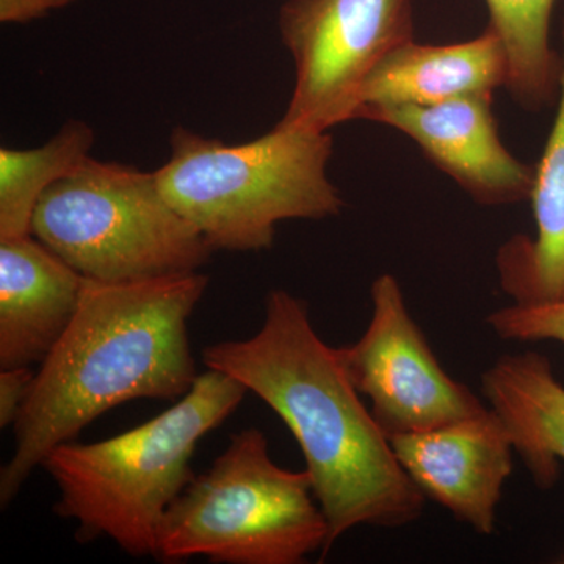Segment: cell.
Returning <instances> with one entry per match:
<instances>
[{
    "label": "cell",
    "instance_id": "9a60e30c",
    "mask_svg": "<svg viewBox=\"0 0 564 564\" xmlns=\"http://www.w3.org/2000/svg\"><path fill=\"white\" fill-rule=\"evenodd\" d=\"M555 0H486L488 28L502 40L508 55L507 90L530 111L554 104L562 85L563 55L552 47Z\"/></svg>",
    "mask_w": 564,
    "mask_h": 564
},
{
    "label": "cell",
    "instance_id": "52a82bcc",
    "mask_svg": "<svg viewBox=\"0 0 564 564\" xmlns=\"http://www.w3.org/2000/svg\"><path fill=\"white\" fill-rule=\"evenodd\" d=\"M278 29L295 82L276 126L329 132L356 120L370 74L414 40L413 0H285Z\"/></svg>",
    "mask_w": 564,
    "mask_h": 564
},
{
    "label": "cell",
    "instance_id": "8fae6325",
    "mask_svg": "<svg viewBox=\"0 0 564 564\" xmlns=\"http://www.w3.org/2000/svg\"><path fill=\"white\" fill-rule=\"evenodd\" d=\"M84 280L32 234L0 239V370L47 358L77 313Z\"/></svg>",
    "mask_w": 564,
    "mask_h": 564
},
{
    "label": "cell",
    "instance_id": "e0dca14e",
    "mask_svg": "<svg viewBox=\"0 0 564 564\" xmlns=\"http://www.w3.org/2000/svg\"><path fill=\"white\" fill-rule=\"evenodd\" d=\"M486 325L500 339L519 343L554 340L564 345V302L536 306L511 303L489 314Z\"/></svg>",
    "mask_w": 564,
    "mask_h": 564
},
{
    "label": "cell",
    "instance_id": "5b68a950",
    "mask_svg": "<svg viewBox=\"0 0 564 564\" xmlns=\"http://www.w3.org/2000/svg\"><path fill=\"white\" fill-rule=\"evenodd\" d=\"M329 527L311 475L282 469L265 434L248 429L207 473L193 477L163 518L155 560L300 564L328 554Z\"/></svg>",
    "mask_w": 564,
    "mask_h": 564
},
{
    "label": "cell",
    "instance_id": "277c9868",
    "mask_svg": "<svg viewBox=\"0 0 564 564\" xmlns=\"http://www.w3.org/2000/svg\"><path fill=\"white\" fill-rule=\"evenodd\" d=\"M333 148L329 132L278 126L239 144L174 128L155 177L212 250H269L278 223L343 214V195L328 176Z\"/></svg>",
    "mask_w": 564,
    "mask_h": 564
},
{
    "label": "cell",
    "instance_id": "5bb4252c",
    "mask_svg": "<svg viewBox=\"0 0 564 564\" xmlns=\"http://www.w3.org/2000/svg\"><path fill=\"white\" fill-rule=\"evenodd\" d=\"M562 55L558 110L534 166V236L516 234L496 254L500 289L521 306L564 302V25Z\"/></svg>",
    "mask_w": 564,
    "mask_h": 564
},
{
    "label": "cell",
    "instance_id": "d6986e66",
    "mask_svg": "<svg viewBox=\"0 0 564 564\" xmlns=\"http://www.w3.org/2000/svg\"><path fill=\"white\" fill-rule=\"evenodd\" d=\"M77 0H0V21L3 24H28L41 20L51 11L66 9Z\"/></svg>",
    "mask_w": 564,
    "mask_h": 564
},
{
    "label": "cell",
    "instance_id": "9c48e42d",
    "mask_svg": "<svg viewBox=\"0 0 564 564\" xmlns=\"http://www.w3.org/2000/svg\"><path fill=\"white\" fill-rule=\"evenodd\" d=\"M492 102L494 95H474L434 106L373 107L358 120L410 137L437 170L480 206H511L532 196L534 166L505 147Z\"/></svg>",
    "mask_w": 564,
    "mask_h": 564
},
{
    "label": "cell",
    "instance_id": "ba28073f",
    "mask_svg": "<svg viewBox=\"0 0 564 564\" xmlns=\"http://www.w3.org/2000/svg\"><path fill=\"white\" fill-rule=\"evenodd\" d=\"M370 296L372 317L361 339L337 352L386 436L440 429L488 410L437 361L395 276L380 274Z\"/></svg>",
    "mask_w": 564,
    "mask_h": 564
},
{
    "label": "cell",
    "instance_id": "ac0fdd59",
    "mask_svg": "<svg viewBox=\"0 0 564 564\" xmlns=\"http://www.w3.org/2000/svg\"><path fill=\"white\" fill-rule=\"evenodd\" d=\"M36 372L29 367L0 370V426L14 425L20 415Z\"/></svg>",
    "mask_w": 564,
    "mask_h": 564
},
{
    "label": "cell",
    "instance_id": "30bf717a",
    "mask_svg": "<svg viewBox=\"0 0 564 564\" xmlns=\"http://www.w3.org/2000/svg\"><path fill=\"white\" fill-rule=\"evenodd\" d=\"M389 441L423 496L475 532L494 533L503 485L513 473L514 447L491 408L451 425Z\"/></svg>",
    "mask_w": 564,
    "mask_h": 564
},
{
    "label": "cell",
    "instance_id": "8992f818",
    "mask_svg": "<svg viewBox=\"0 0 564 564\" xmlns=\"http://www.w3.org/2000/svg\"><path fill=\"white\" fill-rule=\"evenodd\" d=\"M31 234L87 280L198 273L214 250L166 202L155 172L87 159L41 196Z\"/></svg>",
    "mask_w": 564,
    "mask_h": 564
},
{
    "label": "cell",
    "instance_id": "7a4b0ae2",
    "mask_svg": "<svg viewBox=\"0 0 564 564\" xmlns=\"http://www.w3.org/2000/svg\"><path fill=\"white\" fill-rule=\"evenodd\" d=\"M207 285L199 272L135 282L85 278L77 313L41 362L14 422V454L0 473L2 508L55 447L99 415L191 391L198 373L188 318Z\"/></svg>",
    "mask_w": 564,
    "mask_h": 564
},
{
    "label": "cell",
    "instance_id": "4fadbf2b",
    "mask_svg": "<svg viewBox=\"0 0 564 564\" xmlns=\"http://www.w3.org/2000/svg\"><path fill=\"white\" fill-rule=\"evenodd\" d=\"M481 393L507 426L534 485L555 486L564 462V386L547 356L538 351L502 356L481 375Z\"/></svg>",
    "mask_w": 564,
    "mask_h": 564
},
{
    "label": "cell",
    "instance_id": "2e32d148",
    "mask_svg": "<svg viewBox=\"0 0 564 564\" xmlns=\"http://www.w3.org/2000/svg\"><path fill=\"white\" fill-rule=\"evenodd\" d=\"M95 139L90 124L69 120L43 147L0 150V239L31 234L41 196L90 158Z\"/></svg>",
    "mask_w": 564,
    "mask_h": 564
},
{
    "label": "cell",
    "instance_id": "7c38bea8",
    "mask_svg": "<svg viewBox=\"0 0 564 564\" xmlns=\"http://www.w3.org/2000/svg\"><path fill=\"white\" fill-rule=\"evenodd\" d=\"M508 55L492 29L464 43L419 44L415 40L389 54L370 74L359 95L356 120L364 110L388 106H434L507 87Z\"/></svg>",
    "mask_w": 564,
    "mask_h": 564
},
{
    "label": "cell",
    "instance_id": "6da1fadb",
    "mask_svg": "<svg viewBox=\"0 0 564 564\" xmlns=\"http://www.w3.org/2000/svg\"><path fill=\"white\" fill-rule=\"evenodd\" d=\"M203 362L240 381L291 430L328 521V552L355 527L395 529L421 518L426 497L362 403L337 348L315 333L302 299L270 292L259 333L209 345Z\"/></svg>",
    "mask_w": 564,
    "mask_h": 564
},
{
    "label": "cell",
    "instance_id": "3957f363",
    "mask_svg": "<svg viewBox=\"0 0 564 564\" xmlns=\"http://www.w3.org/2000/svg\"><path fill=\"white\" fill-rule=\"evenodd\" d=\"M247 392L207 369L158 417L99 443L58 445L41 464L61 492L55 513L76 522L79 543L110 538L129 555L154 558L163 518L195 477L196 445Z\"/></svg>",
    "mask_w": 564,
    "mask_h": 564
}]
</instances>
